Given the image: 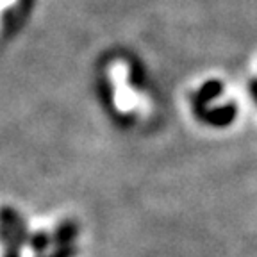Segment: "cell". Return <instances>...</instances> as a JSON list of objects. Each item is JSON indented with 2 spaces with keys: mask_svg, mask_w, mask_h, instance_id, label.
Segmentation results:
<instances>
[{
  "mask_svg": "<svg viewBox=\"0 0 257 257\" xmlns=\"http://www.w3.org/2000/svg\"><path fill=\"white\" fill-rule=\"evenodd\" d=\"M111 79L114 89H116V98H114V104L120 111H128V109L136 107L138 100L136 95L127 84V68H125L121 63H116L111 66Z\"/></svg>",
  "mask_w": 257,
  "mask_h": 257,
  "instance_id": "cell-1",
  "label": "cell"
},
{
  "mask_svg": "<svg viewBox=\"0 0 257 257\" xmlns=\"http://www.w3.org/2000/svg\"><path fill=\"white\" fill-rule=\"evenodd\" d=\"M16 2H18V0H0V24H2V16H4L6 9L13 8Z\"/></svg>",
  "mask_w": 257,
  "mask_h": 257,
  "instance_id": "cell-2",
  "label": "cell"
}]
</instances>
